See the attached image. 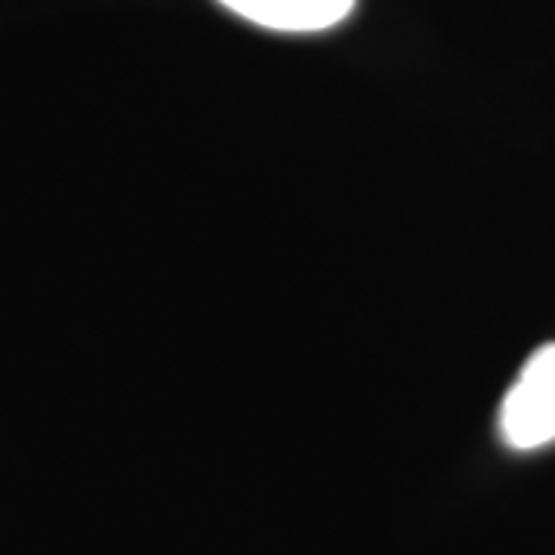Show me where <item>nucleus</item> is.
Returning <instances> with one entry per match:
<instances>
[{
  "mask_svg": "<svg viewBox=\"0 0 555 555\" xmlns=\"http://www.w3.org/2000/svg\"><path fill=\"white\" fill-rule=\"evenodd\" d=\"M500 436L516 451L555 441V343L537 349L500 408Z\"/></svg>",
  "mask_w": 555,
  "mask_h": 555,
  "instance_id": "1",
  "label": "nucleus"
},
{
  "mask_svg": "<svg viewBox=\"0 0 555 555\" xmlns=\"http://www.w3.org/2000/svg\"><path fill=\"white\" fill-rule=\"evenodd\" d=\"M217 3L259 28L287 31V35H312L334 28L356 7V0H217Z\"/></svg>",
  "mask_w": 555,
  "mask_h": 555,
  "instance_id": "2",
  "label": "nucleus"
}]
</instances>
